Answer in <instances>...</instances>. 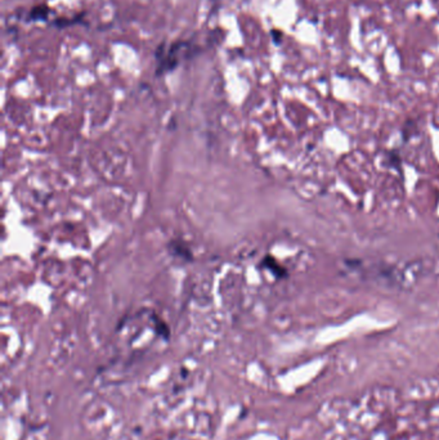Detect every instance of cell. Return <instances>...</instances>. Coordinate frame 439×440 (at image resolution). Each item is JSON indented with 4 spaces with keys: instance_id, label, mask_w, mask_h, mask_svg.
Here are the masks:
<instances>
[{
    "instance_id": "obj_7",
    "label": "cell",
    "mask_w": 439,
    "mask_h": 440,
    "mask_svg": "<svg viewBox=\"0 0 439 440\" xmlns=\"http://www.w3.org/2000/svg\"><path fill=\"white\" fill-rule=\"evenodd\" d=\"M385 160H387L388 167H394V169L401 171L402 158H401V155H399V152L397 151V149H390V151H387V153H385Z\"/></svg>"
},
{
    "instance_id": "obj_6",
    "label": "cell",
    "mask_w": 439,
    "mask_h": 440,
    "mask_svg": "<svg viewBox=\"0 0 439 440\" xmlns=\"http://www.w3.org/2000/svg\"><path fill=\"white\" fill-rule=\"evenodd\" d=\"M151 319L152 322H154L155 331H156L157 335L160 336V337H163L164 340H169V337H170V328H169L168 324H166L159 315L155 314V313H152L151 314Z\"/></svg>"
},
{
    "instance_id": "obj_4",
    "label": "cell",
    "mask_w": 439,
    "mask_h": 440,
    "mask_svg": "<svg viewBox=\"0 0 439 440\" xmlns=\"http://www.w3.org/2000/svg\"><path fill=\"white\" fill-rule=\"evenodd\" d=\"M50 15V8L47 4H38V6L32 7L30 11L27 20L31 22H36V21H47Z\"/></svg>"
},
{
    "instance_id": "obj_3",
    "label": "cell",
    "mask_w": 439,
    "mask_h": 440,
    "mask_svg": "<svg viewBox=\"0 0 439 440\" xmlns=\"http://www.w3.org/2000/svg\"><path fill=\"white\" fill-rule=\"evenodd\" d=\"M260 268L267 269L268 272H271L277 280H285L288 277V271L277 261L276 257H273L272 255H265L262 260H260Z\"/></svg>"
},
{
    "instance_id": "obj_1",
    "label": "cell",
    "mask_w": 439,
    "mask_h": 440,
    "mask_svg": "<svg viewBox=\"0 0 439 440\" xmlns=\"http://www.w3.org/2000/svg\"><path fill=\"white\" fill-rule=\"evenodd\" d=\"M200 50L201 48L193 45L192 41L178 40L172 44L163 41L155 50V58L157 62L156 76L172 72L179 66L182 58H192Z\"/></svg>"
},
{
    "instance_id": "obj_2",
    "label": "cell",
    "mask_w": 439,
    "mask_h": 440,
    "mask_svg": "<svg viewBox=\"0 0 439 440\" xmlns=\"http://www.w3.org/2000/svg\"><path fill=\"white\" fill-rule=\"evenodd\" d=\"M168 254L175 260H181L183 262H192L195 256L192 254V250L183 239H170L166 245Z\"/></svg>"
},
{
    "instance_id": "obj_5",
    "label": "cell",
    "mask_w": 439,
    "mask_h": 440,
    "mask_svg": "<svg viewBox=\"0 0 439 440\" xmlns=\"http://www.w3.org/2000/svg\"><path fill=\"white\" fill-rule=\"evenodd\" d=\"M84 17H85V13H79V15L74 16V17H71V18L58 17L53 21L52 25L54 27H57V29L62 30V29H66V27L71 26V25L80 24V22H83V21H84Z\"/></svg>"
},
{
    "instance_id": "obj_8",
    "label": "cell",
    "mask_w": 439,
    "mask_h": 440,
    "mask_svg": "<svg viewBox=\"0 0 439 440\" xmlns=\"http://www.w3.org/2000/svg\"><path fill=\"white\" fill-rule=\"evenodd\" d=\"M271 35H272V38H273L274 43L276 44H279L281 43V40H282V32L278 31V30H276V29L272 30Z\"/></svg>"
}]
</instances>
